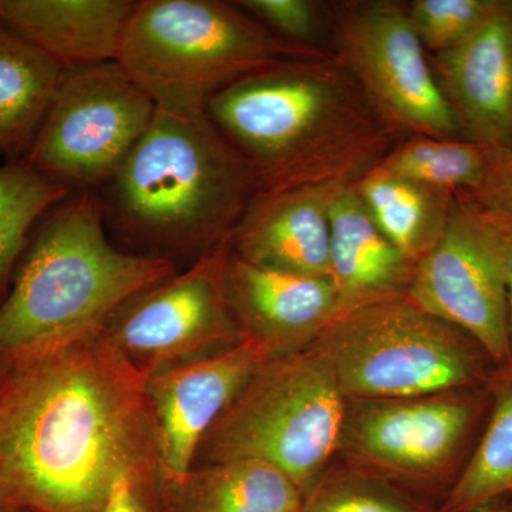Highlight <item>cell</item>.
<instances>
[{"label": "cell", "mask_w": 512, "mask_h": 512, "mask_svg": "<svg viewBox=\"0 0 512 512\" xmlns=\"http://www.w3.org/2000/svg\"><path fill=\"white\" fill-rule=\"evenodd\" d=\"M329 259L342 315L407 296L417 266L377 228L355 185L343 188L330 210Z\"/></svg>", "instance_id": "ac0fdd59"}, {"label": "cell", "mask_w": 512, "mask_h": 512, "mask_svg": "<svg viewBox=\"0 0 512 512\" xmlns=\"http://www.w3.org/2000/svg\"><path fill=\"white\" fill-rule=\"evenodd\" d=\"M259 192L254 174L207 114L156 110L146 134L96 192L104 227L131 254L195 261L227 244Z\"/></svg>", "instance_id": "3957f363"}, {"label": "cell", "mask_w": 512, "mask_h": 512, "mask_svg": "<svg viewBox=\"0 0 512 512\" xmlns=\"http://www.w3.org/2000/svg\"><path fill=\"white\" fill-rule=\"evenodd\" d=\"M70 194L25 161L0 165V301L33 229Z\"/></svg>", "instance_id": "603a6c76"}, {"label": "cell", "mask_w": 512, "mask_h": 512, "mask_svg": "<svg viewBox=\"0 0 512 512\" xmlns=\"http://www.w3.org/2000/svg\"><path fill=\"white\" fill-rule=\"evenodd\" d=\"M335 50L293 45L222 0H140L117 63L157 110L205 116L215 94L286 60L323 59Z\"/></svg>", "instance_id": "5b68a950"}, {"label": "cell", "mask_w": 512, "mask_h": 512, "mask_svg": "<svg viewBox=\"0 0 512 512\" xmlns=\"http://www.w3.org/2000/svg\"><path fill=\"white\" fill-rule=\"evenodd\" d=\"M303 494L281 470L258 460L195 466L167 512H299Z\"/></svg>", "instance_id": "ffe728a7"}, {"label": "cell", "mask_w": 512, "mask_h": 512, "mask_svg": "<svg viewBox=\"0 0 512 512\" xmlns=\"http://www.w3.org/2000/svg\"><path fill=\"white\" fill-rule=\"evenodd\" d=\"M429 57L463 140L512 148V0L466 42Z\"/></svg>", "instance_id": "9a60e30c"}, {"label": "cell", "mask_w": 512, "mask_h": 512, "mask_svg": "<svg viewBox=\"0 0 512 512\" xmlns=\"http://www.w3.org/2000/svg\"><path fill=\"white\" fill-rule=\"evenodd\" d=\"M313 345L348 400L467 390L483 379L488 357L467 333L407 296L339 316Z\"/></svg>", "instance_id": "52a82bcc"}, {"label": "cell", "mask_w": 512, "mask_h": 512, "mask_svg": "<svg viewBox=\"0 0 512 512\" xmlns=\"http://www.w3.org/2000/svg\"><path fill=\"white\" fill-rule=\"evenodd\" d=\"M491 221H493L494 224L497 225L498 234H500L501 238V245H503L505 264V285H507L508 325H510V342L512 356V225L501 224V222L494 220Z\"/></svg>", "instance_id": "f546056e"}, {"label": "cell", "mask_w": 512, "mask_h": 512, "mask_svg": "<svg viewBox=\"0 0 512 512\" xmlns=\"http://www.w3.org/2000/svg\"><path fill=\"white\" fill-rule=\"evenodd\" d=\"M177 272L173 262L114 244L96 192L70 194L33 229L0 301V370L99 332Z\"/></svg>", "instance_id": "277c9868"}, {"label": "cell", "mask_w": 512, "mask_h": 512, "mask_svg": "<svg viewBox=\"0 0 512 512\" xmlns=\"http://www.w3.org/2000/svg\"><path fill=\"white\" fill-rule=\"evenodd\" d=\"M117 62L69 70L25 163L74 192H97L117 173L156 114Z\"/></svg>", "instance_id": "ba28073f"}, {"label": "cell", "mask_w": 512, "mask_h": 512, "mask_svg": "<svg viewBox=\"0 0 512 512\" xmlns=\"http://www.w3.org/2000/svg\"><path fill=\"white\" fill-rule=\"evenodd\" d=\"M328 9L335 52L384 119L407 138L463 140L407 3L343 0Z\"/></svg>", "instance_id": "9c48e42d"}, {"label": "cell", "mask_w": 512, "mask_h": 512, "mask_svg": "<svg viewBox=\"0 0 512 512\" xmlns=\"http://www.w3.org/2000/svg\"><path fill=\"white\" fill-rule=\"evenodd\" d=\"M353 185L384 237L416 264L444 237L454 192L393 177L379 168Z\"/></svg>", "instance_id": "44dd1931"}, {"label": "cell", "mask_w": 512, "mask_h": 512, "mask_svg": "<svg viewBox=\"0 0 512 512\" xmlns=\"http://www.w3.org/2000/svg\"><path fill=\"white\" fill-rule=\"evenodd\" d=\"M0 512H26L15 507V505L6 503V501L0 500Z\"/></svg>", "instance_id": "4dcf8cb0"}, {"label": "cell", "mask_w": 512, "mask_h": 512, "mask_svg": "<svg viewBox=\"0 0 512 512\" xmlns=\"http://www.w3.org/2000/svg\"><path fill=\"white\" fill-rule=\"evenodd\" d=\"M346 407L328 357L315 345L264 360L205 434L194 467L264 461L305 498L338 453Z\"/></svg>", "instance_id": "8992f818"}, {"label": "cell", "mask_w": 512, "mask_h": 512, "mask_svg": "<svg viewBox=\"0 0 512 512\" xmlns=\"http://www.w3.org/2000/svg\"><path fill=\"white\" fill-rule=\"evenodd\" d=\"M504 0H414L407 3L414 32L427 55L446 52L483 28Z\"/></svg>", "instance_id": "484cf974"}, {"label": "cell", "mask_w": 512, "mask_h": 512, "mask_svg": "<svg viewBox=\"0 0 512 512\" xmlns=\"http://www.w3.org/2000/svg\"><path fill=\"white\" fill-rule=\"evenodd\" d=\"M299 512H424L386 481L357 471L323 474Z\"/></svg>", "instance_id": "d4e9b609"}, {"label": "cell", "mask_w": 512, "mask_h": 512, "mask_svg": "<svg viewBox=\"0 0 512 512\" xmlns=\"http://www.w3.org/2000/svg\"><path fill=\"white\" fill-rule=\"evenodd\" d=\"M376 168L454 194L473 192L483 183L487 171V147L466 140L413 136L394 148Z\"/></svg>", "instance_id": "cb8c5ba5"}, {"label": "cell", "mask_w": 512, "mask_h": 512, "mask_svg": "<svg viewBox=\"0 0 512 512\" xmlns=\"http://www.w3.org/2000/svg\"><path fill=\"white\" fill-rule=\"evenodd\" d=\"M345 184L259 191L228 239L249 264L285 274L330 278V210Z\"/></svg>", "instance_id": "2e32d148"}, {"label": "cell", "mask_w": 512, "mask_h": 512, "mask_svg": "<svg viewBox=\"0 0 512 512\" xmlns=\"http://www.w3.org/2000/svg\"><path fill=\"white\" fill-rule=\"evenodd\" d=\"M239 8L293 45L326 49L320 45L323 20L329 19L328 3L313 0H239Z\"/></svg>", "instance_id": "4316f807"}, {"label": "cell", "mask_w": 512, "mask_h": 512, "mask_svg": "<svg viewBox=\"0 0 512 512\" xmlns=\"http://www.w3.org/2000/svg\"><path fill=\"white\" fill-rule=\"evenodd\" d=\"M407 298L510 365L507 285L497 225L457 192L444 237L417 262Z\"/></svg>", "instance_id": "8fae6325"}, {"label": "cell", "mask_w": 512, "mask_h": 512, "mask_svg": "<svg viewBox=\"0 0 512 512\" xmlns=\"http://www.w3.org/2000/svg\"><path fill=\"white\" fill-rule=\"evenodd\" d=\"M205 114L259 191L356 184L407 140L336 52L249 74L215 94Z\"/></svg>", "instance_id": "7a4b0ae2"}, {"label": "cell", "mask_w": 512, "mask_h": 512, "mask_svg": "<svg viewBox=\"0 0 512 512\" xmlns=\"http://www.w3.org/2000/svg\"><path fill=\"white\" fill-rule=\"evenodd\" d=\"M134 0H0V28L63 70L117 62Z\"/></svg>", "instance_id": "e0dca14e"}, {"label": "cell", "mask_w": 512, "mask_h": 512, "mask_svg": "<svg viewBox=\"0 0 512 512\" xmlns=\"http://www.w3.org/2000/svg\"><path fill=\"white\" fill-rule=\"evenodd\" d=\"M493 412L443 512H471L512 494V363L493 380Z\"/></svg>", "instance_id": "7402d4cb"}, {"label": "cell", "mask_w": 512, "mask_h": 512, "mask_svg": "<svg viewBox=\"0 0 512 512\" xmlns=\"http://www.w3.org/2000/svg\"><path fill=\"white\" fill-rule=\"evenodd\" d=\"M229 309L245 339L266 359L309 348L342 316L330 278H309L259 268L229 249L224 265Z\"/></svg>", "instance_id": "5bb4252c"}, {"label": "cell", "mask_w": 512, "mask_h": 512, "mask_svg": "<svg viewBox=\"0 0 512 512\" xmlns=\"http://www.w3.org/2000/svg\"><path fill=\"white\" fill-rule=\"evenodd\" d=\"M127 471L161 478L156 433L146 377L103 329L0 370V500L103 512Z\"/></svg>", "instance_id": "6da1fadb"}, {"label": "cell", "mask_w": 512, "mask_h": 512, "mask_svg": "<svg viewBox=\"0 0 512 512\" xmlns=\"http://www.w3.org/2000/svg\"><path fill=\"white\" fill-rule=\"evenodd\" d=\"M471 512H510V511L494 510V508H491L490 505H487V507L478 508V510L471 511Z\"/></svg>", "instance_id": "1f68e13d"}, {"label": "cell", "mask_w": 512, "mask_h": 512, "mask_svg": "<svg viewBox=\"0 0 512 512\" xmlns=\"http://www.w3.org/2000/svg\"><path fill=\"white\" fill-rule=\"evenodd\" d=\"M461 194L491 220L512 225V148H487L483 183L476 191Z\"/></svg>", "instance_id": "83f0119b"}, {"label": "cell", "mask_w": 512, "mask_h": 512, "mask_svg": "<svg viewBox=\"0 0 512 512\" xmlns=\"http://www.w3.org/2000/svg\"><path fill=\"white\" fill-rule=\"evenodd\" d=\"M266 359L252 340L168 367L146 379L153 417L164 511L184 484L205 434Z\"/></svg>", "instance_id": "4fadbf2b"}, {"label": "cell", "mask_w": 512, "mask_h": 512, "mask_svg": "<svg viewBox=\"0 0 512 512\" xmlns=\"http://www.w3.org/2000/svg\"><path fill=\"white\" fill-rule=\"evenodd\" d=\"M228 251L227 242L201 256L134 296L104 325V335L141 376L244 342L225 296Z\"/></svg>", "instance_id": "30bf717a"}, {"label": "cell", "mask_w": 512, "mask_h": 512, "mask_svg": "<svg viewBox=\"0 0 512 512\" xmlns=\"http://www.w3.org/2000/svg\"><path fill=\"white\" fill-rule=\"evenodd\" d=\"M477 410L467 390L348 400L338 453L349 470L379 480H434L456 460Z\"/></svg>", "instance_id": "7c38bea8"}, {"label": "cell", "mask_w": 512, "mask_h": 512, "mask_svg": "<svg viewBox=\"0 0 512 512\" xmlns=\"http://www.w3.org/2000/svg\"><path fill=\"white\" fill-rule=\"evenodd\" d=\"M163 480L147 474H120L111 485L103 512H164Z\"/></svg>", "instance_id": "f1b7e54d"}, {"label": "cell", "mask_w": 512, "mask_h": 512, "mask_svg": "<svg viewBox=\"0 0 512 512\" xmlns=\"http://www.w3.org/2000/svg\"><path fill=\"white\" fill-rule=\"evenodd\" d=\"M66 70L0 28V156L18 163L45 121Z\"/></svg>", "instance_id": "d6986e66"}]
</instances>
